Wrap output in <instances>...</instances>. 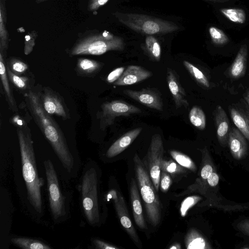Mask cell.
<instances>
[{"instance_id": "cell-1", "label": "cell", "mask_w": 249, "mask_h": 249, "mask_svg": "<svg viewBox=\"0 0 249 249\" xmlns=\"http://www.w3.org/2000/svg\"><path fill=\"white\" fill-rule=\"evenodd\" d=\"M25 97L36 124L50 142L63 166L68 172H71L74 167V158L59 125L44 109L39 94L29 90L25 94Z\"/></svg>"}, {"instance_id": "cell-2", "label": "cell", "mask_w": 249, "mask_h": 249, "mask_svg": "<svg viewBox=\"0 0 249 249\" xmlns=\"http://www.w3.org/2000/svg\"><path fill=\"white\" fill-rule=\"evenodd\" d=\"M17 134L21 155L22 175L26 185L27 198L36 212L42 214L43 202L41 188L44 180L39 177L30 130L27 128L18 127Z\"/></svg>"}, {"instance_id": "cell-3", "label": "cell", "mask_w": 249, "mask_h": 249, "mask_svg": "<svg viewBox=\"0 0 249 249\" xmlns=\"http://www.w3.org/2000/svg\"><path fill=\"white\" fill-rule=\"evenodd\" d=\"M80 203L83 214L88 224L99 226L102 222V202L100 191V173L91 160L85 165L78 185Z\"/></svg>"}, {"instance_id": "cell-4", "label": "cell", "mask_w": 249, "mask_h": 249, "mask_svg": "<svg viewBox=\"0 0 249 249\" xmlns=\"http://www.w3.org/2000/svg\"><path fill=\"white\" fill-rule=\"evenodd\" d=\"M124 46V39L120 36L107 31L90 30L79 34L69 53L70 56L101 55L109 51H122Z\"/></svg>"}, {"instance_id": "cell-5", "label": "cell", "mask_w": 249, "mask_h": 249, "mask_svg": "<svg viewBox=\"0 0 249 249\" xmlns=\"http://www.w3.org/2000/svg\"><path fill=\"white\" fill-rule=\"evenodd\" d=\"M133 161L138 187L148 220L152 226L156 227L160 224L161 217V204L157 191L145 164L137 154H135Z\"/></svg>"}, {"instance_id": "cell-6", "label": "cell", "mask_w": 249, "mask_h": 249, "mask_svg": "<svg viewBox=\"0 0 249 249\" xmlns=\"http://www.w3.org/2000/svg\"><path fill=\"white\" fill-rule=\"evenodd\" d=\"M113 15L123 24L135 32L144 35L166 34L179 29L173 22L147 15L119 12Z\"/></svg>"}, {"instance_id": "cell-7", "label": "cell", "mask_w": 249, "mask_h": 249, "mask_svg": "<svg viewBox=\"0 0 249 249\" xmlns=\"http://www.w3.org/2000/svg\"><path fill=\"white\" fill-rule=\"evenodd\" d=\"M51 213L53 221L59 223L66 220L67 209L66 197L62 194L55 169L50 160L44 161Z\"/></svg>"}, {"instance_id": "cell-8", "label": "cell", "mask_w": 249, "mask_h": 249, "mask_svg": "<svg viewBox=\"0 0 249 249\" xmlns=\"http://www.w3.org/2000/svg\"><path fill=\"white\" fill-rule=\"evenodd\" d=\"M163 153V144L160 135H153L146 155V167L157 192L160 188V165Z\"/></svg>"}, {"instance_id": "cell-9", "label": "cell", "mask_w": 249, "mask_h": 249, "mask_svg": "<svg viewBox=\"0 0 249 249\" xmlns=\"http://www.w3.org/2000/svg\"><path fill=\"white\" fill-rule=\"evenodd\" d=\"M100 113V127L104 129L114 124L119 116H127L142 112L138 107L122 100H113L103 103Z\"/></svg>"}, {"instance_id": "cell-10", "label": "cell", "mask_w": 249, "mask_h": 249, "mask_svg": "<svg viewBox=\"0 0 249 249\" xmlns=\"http://www.w3.org/2000/svg\"><path fill=\"white\" fill-rule=\"evenodd\" d=\"M107 198L113 200L116 212L122 226L132 240L135 243L139 244V236L130 219L124 200L121 194L115 190L111 189L108 192Z\"/></svg>"}, {"instance_id": "cell-11", "label": "cell", "mask_w": 249, "mask_h": 249, "mask_svg": "<svg viewBox=\"0 0 249 249\" xmlns=\"http://www.w3.org/2000/svg\"><path fill=\"white\" fill-rule=\"evenodd\" d=\"M126 96L148 107L159 111L163 109V102L160 92L152 88H144L140 90L125 89Z\"/></svg>"}, {"instance_id": "cell-12", "label": "cell", "mask_w": 249, "mask_h": 249, "mask_svg": "<svg viewBox=\"0 0 249 249\" xmlns=\"http://www.w3.org/2000/svg\"><path fill=\"white\" fill-rule=\"evenodd\" d=\"M39 96L44 109L49 115H55L64 120L69 118V111L62 100L51 89L45 88Z\"/></svg>"}, {"instance_id": "cell-13", "label": "cell", "mask_w": 249, "mask_h": 249, "mask_svg": "<svg viewBox=\"0 0 249 249\" xmlns=\"http://www.w3.org/2000/svg\"><path fill=\"white\" fill-rule=\"evenodd\" d=\"M166 78L176 109L182 106L187 108L189 103L186 98V94L175 71L170 68H168Z\"/></svg>"}, {"instance_id": "cell-14", "label": "cell", "mask_w": 249, "mask_h": 249, "mask_svg": "<svg viewBox=\"0 0 249 249\" xmlns=\"http://www.w3.org/2000/svg\"><path fill=\"white\" fill-rule=\"evenodd\" d=\"M152 75L151 71L142 67L130 65L113 84L117 86L131 85L144 80Z\"/></svg>"}, {"instance_id": "cell-15", "label": "cell", "mask_w": 249, "mask_h": 249, "mask_svg": "<svg viewBox=\"0 0 249 249\" xmlns=\"http://www.w3.org/2000/svg\"><path fill=\"white\" fill-rule=\"evenodd\" d=\"M202 162L199 177L191 187L193 190L205 194V185L209 176L214 171V164L211 159L209 151L206 147L201 150Z\"/></svg>"}, {"instance_id": "cell-16", "label": "cell", "mask_w": 249, "mask_h": 249, "mask_svg": "<svg viewBox=\"0 0 249 249\" xmlns=\"http://www.w3.org/2000/svg\"><path fill=\"white\" fill-rule=\"evenodd\" d=\"M247 139L235 127L230 129L228 139V145L233 157L237 160L244 158L248 151Z\"/></svg>"}, {"instance_id": "cell-17", "label": "cell", "mask_w": 249, "mask_h": 249, "mask_svg": "<svg viewBox=\"0 0 249 249\" xmlns=\"http://www.w3.org/2000/svg\"><path fill=\"white\" fill-rule=\"evenodd\" d=\"M213 117L216 129L217 138L221 146L228 145V139L230 131V124L228 116L223 108L217 105L213 111Z\"/></svg>"}, {"instance_id": "cell-18", "label": "cell", "mask_w": 249, "mask_h": 249, "mask_svg": "<svg viewBox=\"0 0 249 249\" xmlns=\"http://www.w3.org/2000/svg\"><path fill=\"white\" fill-rule=\"evenodd\" d=\"M142 129V127H137L124 133L110 146L106 153V157L111 159L122 153L133 142Z\"/></svg>"}, {"instance_id": "cell-19", "label": "cell", "mask_w": 249, "mask_h": 249, "mask_svg": "<svg viewBox=\"0 0 249 249\" xmlns=\"http://www.w3.org/2000/svg\"><path fill=\"white\" fill-rule=\"evenodd\" d=\"M129 193L135 222L137 226L141 229L147 230V227L143 214L138 188L135 180L133 178H132L131 180Z\"/></svg>"}, {"instance_id": "cell-20", "label": "cell", "mask_w": 249, "mask_h": 249, "mask_svg": "<svg viewBox=\"0 0 249 249\" xmlns=\"http://www.w3.org/2000/svg\"><path fill=\"white\" fill-rule=\"evenodd\" d=\"M248 56V47L246 44L241 46L236 56L230 67L228 73L232 79H239L246 73Z\"/></svg>"}, {"instance_id": "cell-21", "label": "cell", "mask_w": 249, "mask_h": 249, "mask_svg": "<svg viewBox=\"0 0 249 249\" xmlns=\"http://www.w3.org/2000/svg\"><path fill=\"white\" fill-rule=\"evenodd\" d=\"M0 77L1 83L3 86L4 93L8 104L12 109L14 111H17L18 108L16 103L14 99L12 90L10 88L8 82V76L7 72V68L5 67V61L4 60V54L0 51Z\"/></svg>"}, {"instance_id": "cell-22", "label": "cell", "mask_w": 249, "mask_h": 249, "mask_svg": "<svg viewBox=\"0 0 249 249\" xmlns=\"http://www.w3.org/2000/svg\"><path fill=\"white\" fill-rule=\"evenodd\" d=\"M5 1V0H0V51L3 54L8 48L9 36L6 26L7 16Z\"/></svg>"}, {"instance_id": "cell-23", "label": "cell", "mask_w": 249, "mask_h": 249, "mask_svg": "<svg viewBox=\"0 0 249 249\" xmlns=\"http://www.w3.org/2000/svg\"><path fill=\"white\" fill-rule=\"evenodd\" d=\"M188 249H210L212 247L207 240L195 229H191L185 237Z\"/></svg>"}, {"instance_id": "cell-24", "label": "cell", "mask_w": 249, "mask_h": 249, "mask_svg": "<svg viewBox=\"0 0 249 249\" xmlns=\"http://www.w3.org/2000/svg\"><path fill=\"white\" fill-rule=\"evenodd\" d=\"M11 242L23 249H50L52 248L41 240L25 237L15 236L11 238Z\"/></svg>"}, {"instance_id": "cell-25", "label": "cell", "mask_w": 249, "mask_h": 249, "mask_svg": "<svg viewBox=\"0 0 249 249\" xmlns=\"http://www.w3.org/2000/svg\"><path fill=\"white\" fill-rule=\"evenodd\" d=\"M229 112L231 118L237 129L249 141V128L244 112L239 111L236 108L230 107Z\"/></svg>"}, {"instance_id": "cell-26", "label": "cell", "mask_w": 249, "mask_h": 249, "mask_svg": "<svg viewBox=\"0 0 249 249\" xmlns=\"http://www.w3.org/2000/svg\"><path fill=\"white\" fill-rule=\"evenodd\" d=\"M102 65V63L94 60L80 58L77 60L76 69L81 74L90 75L97 72Z\"/></svg>"}, {"instance_id": "cell-27", "label": "cell", "mask_w": 249, "mask_h": 249, "mask_svg": "<svg viewBox=\"0 0 249 249\" xmlns=\"http://www.w3.org/2000/svg\"><path fill=\"white\" fill-rule=\"evenodd\" d=\"M220 12L231 21L238 24H243L246 20L245 11L238 8H222Z\"/></svg>"}, {"instance_id": "cell-28", "label": "cell", "mask_w": 249, "mask_h": 249, "mask_svg": "<svg viewBox=\"0 0 249 249\" xmlns=\"http://www.w3.org/2000/svg\"><path fill=\"white\" fill-rule=\"evenodd\" d=\"M189 118L191 123L199 130H203L205 128V114L199 107L194 106L191 108L189 114Z\"/></svg>"}, {"instance_id": "cell-29", "label": "cell", "mask_w": 249, "mask_h": 249, "mask_svg": "<svg viewBox=\"0 0 249 249\" xmlns=\"http://www.w3.org/2000/svg\"><path fill=\"white\" fill-rule=\"evenodd\" d=\"M145 48L150 56L155 61H159L161 56V48L157 39L149 35L145 40Z\"/></svg>"}, {"instance_id": "cell-30", "label": "cell", "mask_w": 249, "mask_h": 249, "mask_svg": "<svg viewBox=\"0 0 249 249\" xmlns=\"http://www.w3.org/2000/svg\"><path fill=\"white\" fill-rule=\"evenodd\" d=\"M183 64L190 74L198 83L206 88L210 87L209 81L202 71L187 61H183Z\"/></svg>"}, {"instance_id": "cell-31", "label": "cell", "mask_w": 249, "mask_h": 249, "mask_svg": "<svg viewBox=\"0 0 249 249\" xmlns=\"http://www.w3.org/2000/svg\"><path fill=\"white\" fill-rule=\"evenodd\" d=\"M169 153L173 159L180 165L192 172L196 171V166L189 157L176 150H171Z\"/></svg>"}, {"instance_id": "cell-32", "label": "cell", "mask_w": 249, "mask_h": 249, "mask_svg": "<svg viewBox=\"0 0 249 249\" xmlns=\"http://www.w3.org/2000/svg\"><path fill=\"white\" fill-rule=\"evenodd\" d=\"M209 33L212 42L215 45L222 46L229 41V39L225 33L217 27H210Z\"/></svg>"}, {"instance_id": "cell-33", "label": "cell", "mask_w": 249, "mask_h": 249, "mask_svg": "<svg viewBox=\"0 0 249 249\" xmlns=\"http://www.w3.org/2000/svg\"><path fill=\"white\" fill-rule=\"evenodd\" d=\"M160 168L161 171H165L173 176L180 174L186 171V168L172 160H162Z\"/></svg>"}, {"instance_id": "cell-34", "label": "cell", "mask_w": 249, "mask_h": 249, "mask_svg": "<svg viewBox=\"0 0 249 249\" xmlns=\"http://www.w3.org/2000/svg\"><path fill=\"white\" fill-rule=\"evenodd\" d=\"M7 72L9 79L18 88L25 89L29 84V79L25 76H19L14 73L7 65Z\"/></svg>"}, {"instance_id": "cell-35", "label": "cell", "mask_w": 249, "mask_h": 249, "mask_svg": "<svg viewBox=\"0 0 249 249\" xmlns=\"http://www.w3.org/2000/svg\"><path fill=\"white\" fill-rule=\"evenodd\" d=\"M201 199V197L198 196H192L184 199L182 202L180 208L181 216H185L188 210Z\"/></svg>"}, {"instance_id": "cell-36", "label": "cell", "mask_w": 249, "mask_h": 249, "mask_svg": "<svg viewBox=\"0 0 249 249\" xmlns=\"http://www.w3.org/2000/svg\"><path fill=\"white\" fill-rule=\"evenodd\" d=\"M37 36V32L32 31L29 32L25 36L24 53L25 55L30 53L33 51L36 44V40Z\"/></svg>"}, {"instance_id": "cell-37", "label": "cell", "mask_w": 249, "mask_h": 249, "mask_svg": "<svg viewBox=\"0 0 249 249\" xmlns=\"http://www.w3.org/2000/svg\"><path fill=\"white\" fill-rule=\"evenodd\" d=\"M9 65L11 71L15 74L23 73L28 68V65L26 63L16 58L10 59Z\"/></svg>"}, {"instance_id": "cell-38", "label": "cell", "mask_w": 249, "mask_h": 249, "mask_svg": "<svg viewBox=\"0 0 249 249\" xmlns=\"http://www.w3.org/2000/svg\"><path fill=\"white\" fill-rule=\"evenodd\" d=\"M172 183V179L169 173L164 171H161L160 181V190L165 193L168 191Z\"/></svg>"}, {"instance_id": "cell-39", "label": "cell", "mask_w": 249, "mask_h": 249, "mask_svg": "<svg viewBox=\"0 0 249 249\" xmlns=\"http://www.w3.org/2000/svg\"><path fill=\"white\" fill-rule=\"evenodd\" d=\"M91 243L95 249H118V247L109 244L100 239L92 238L91 239Z\"/></svg>"}, {"instance_id": "cell-40", "label": "cell", "mask_w": 249, "mask_h": 249, "mask_svg": "<svg viewBox=\"0 0 249 249\" xmlns=\"http://www.w3.org/2000/svg\"><path fill=\"white\" fill-rule=\"evenodd\" d=\"M124 67L117 68L109 73L107 78V81L109 83H114L122 75L124 71Z\"/></svg>"}, {"instance_id": "cell-41", "label": "cell", "mask_w": 249, "mask_h": 249, "mask_svg": "<svg viewBox=\"0 0 249 249\" xmlns=\"http://www.w3.org/2000/svg\"><path fill=\"white\" fill-rule=\"evenodd\" d=\"M108 0H88V10L94 12L107 3Z\"/></svg>"}, {"instance_id": "cell-42", "label": "cell", "mask_w": 249, "mask_h": 249, "mask_svg": "<svg viewBox=\"0 0 249 249\" xmlns=\"http://www.w3.org/2000/svg\"><path fill=\"white\" fill-rule=\"evenodd\" d=\"M219 180L218 175L214 171L207 179L205 190L207 191L209 187H213L216 186L218 184Z\"/></svg>"}, {"instance_id": "cell-43", "label": "cell", "mask_w": 249, "mask_h": 249, "mask_svg": "<svg viewBox=\"0 0 249 249\" xmlns=\"http://www.w3.org/2000/svg\"><path fill=\"white\" fill-rule=\"evenodd\" d=\"M236 227L243 234L249 236V219L241 221L237 223Z\"/></svg>"}, {"instance_id": "cell-44", "label": "cell", "mask_w": 249, "mask_h": 249, "mask_svg": "<svg viewBox=\"0 0 249 249\" xmlns=\"http://www.w3.org/2000/svg\"><path fill=\"white\" fill-rule=\"evenodd\" d=\"M13 123L18 127H23L24 121L19 117L16 116L13 119Z\"/></svg>"}, {"instance_id": "cell-45", "label": "cell", "mask_w": 249, "mask_h": 249, "mask_svg": "<svg viewBox=\"0 0 249 249\" xmlns=\"http://www.w3.org/2000/svg\"><path fill=\"white\" fill-rule=\"evenodd\" d=\"M243 97L249 106V90L244 94Z\"/></svg>"}, {"instance_id": "cell-46", "label": "cell", "mask_w": 249, "mask_h": 249, "mask_svg": "<svg viewBox=\"0 0 249 249\" xmlns=\"http://www.w3.org/2000/svg\"><path fill=\"white\" fill-rule=\"evenodd\" d=\"M181 247L179 244H175L169 248L170 249H180Z\"/></svg>"}, {"instance_id": "cell-47", "label": "cell", "mask_w": 249, "mask_h": 249, "mask_svg": "<svg viewBox=\"0 0 249 249\" xmlns=\"http://www.w3.org/2000/svg\"><path fill=\"white\" fill-rule=\"evenodd\" d=\"M244 113L246 117V119L247 120V122L248 123V125H249V111L248 110H245V111H244Z\"/></svg>"}, {"instance_id": "cell-48", "label": "cell", "mask_w": 249, "mask_h": 249, "mask_svg": "<svg viewBox=\"0 0 249 249\" xmlns=\"http://www.w3.org/2000/svg\"><path fill=\"white\" fill-rule=\"evenodd\" d=\"M205 0L214 1V2H223V1H228L229 0Z\"/></svg>"}, {"instance_id": "cell-49", "label": "cell", "mask_w": 249, "mask_h": 249, "mask_svg": "<svg viewBox=\"0 0 249 249\" xmlns=\"http://www.w3.org/2000/svg\"><path fill=\"white\" fill-rule=\"evenodd\" d=\"M48 0H36V2L37 4L40 3L41 2L47 1Z\"/></svg>"}]
</instances>
